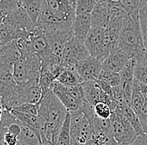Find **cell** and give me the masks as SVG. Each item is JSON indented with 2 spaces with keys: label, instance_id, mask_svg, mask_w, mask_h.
Returning a JSON list of instances; mask_svg holds the SVG:
<instances>
[{
  "label": "cell",
  "instance_id": "6da1fadb",
  "mask_svg": "<svg viewBox=\"0 0 147 145\" xmlns=\"http://www.w3.org/2000/svg\"><path fill=\"white\" fill-rule=\"evenodd\" d=\"M38 106L39 133L43 143L55 145L69 111L51 89L43 91Z\"/></svg>",
  "mask_w": 147,
  "mask_h": 145
},
{
  "label": "cell",
  "instance_id": "7a4b0ae2",
  "mask_svg": "<svg viewBox=\"0 0 147 145\" xmlns=\"http://www.w3.org/2000/svg\"><path fill=\"white\" fill-rule=\"evenodd\" d=\"M119 48L129 59L136 61H146V49L140 20V10L129 14L125 19L119 35Z\"/></svg>",
  "mask_w": 147,
  "mask_h": 145
},
{
  "label": "cell",
  "instance_id": "3957f363",
  "mask_svg": "<svg viewBox=\"0 0 147 145\" xmlns=\"http://www.w3.org/2000/svg\"><path fill=\"white\" fill-rule=\"evenodd\" d=\"M51 90L69 112L79 110L84 101L82 84L64 85L55 80L51 86Z\"/></svg>",
  "mask_w": 147,
  "mask_h": 145
},
{
  "label": "cell",
  "instance_id": "277c9868",
  "mask_svg": "<svg viewBox=\"0 0 147 145\" xmlns=\"http://www.w3.org/2000/svg\"><path fill=\"white\" fill-rule=\"evenodd\" d=\"M110 122L113 136L119 145L131 144L137 138L133 127L124 116L122 108H116L113 111Z\"/></svg>",
  "mask_w": 147,
  "mask_h": 145
},
{
  "label": "cell",
  "instance_id": "5b68a950",
  "mask_svg": "<svg viewBox=\"0 0 147 145\" xmlns=\"http://www.w3.org/2000/svg\"><path fill=\"white\" fill-rule=\"evenodd\" d=\"M70 112L71 142L76 145H85L93 136V129L88 118L81 110Z\"/></svg>",
  "mask_w": 147,
  "mask_h": 145
},
{
  "label": "cell",
  "instance_id": "8992f818",
  "mask_svg": "<svg viewBox=\"0 0 147 145\" xmlns=\"http://www.w3.org/2000/svg\"><path fill=\"white\" fill-rule=\"evenodd\" d=\"M90 56L85 44L76 39L74 33L69 38L64 47L62 56L64 67H74L76 64Z\"/></svg>",
  "mask_w": 147,
  "mask_h": 145
},
{
  "label": "cell",
  "instance_id": "52a82bcc",
  "mask_svg": "<svg viewBox=\"0 0 147 145\" xmlns=\"http://www.w3.org/2000/svg\"><path fill=\"white\" fill-rule=\"evenodd\" d=\"M45 2L64 25L69 27L73 26L77 0H45Z\"/></svg>",
  "mask_w": 147,
  "mask_h": 145
},
{
  "label": "cell",
  "instance_id": "ba28073f",
  "mask_svg": "<svg viewBox=\"0 0 147 145\" xmlns=\"http://www.w3.org/2000/svg\"><path fill=\"white\" fill-rule=\"evenodd\" d=\"M81 84H82L84 97L85 101H87L92 106H94L98 102H105L110 106L112 111L116 108L113 98L110 97L108 94H106L101 89L96 80L83 82Z\"/></svg>",
  "mask_w": 147,
  "mask_h": 145
},
{
  "label": "cell",
  "instance_id": "9c48e42d",
  "mask_svg": "<svg viewBox=\"0 0 147 145\" xmlns=\"http://www.w3.org/2000/svg\"><path fill=\"white\" fill-rule=\"evenodd\" d=\"M103 61L100 59L90 56L87 59L76 64L75 68L83 82L95 81L99 79L100 75L103 70Z\"/></svg>",
  "mask_w": 147,
  "mask_h": 145
},
{
  "label": "cell",
  "instance_id": "30bf717a",
  "mask_svg": "<svg viewBox=\"0 0 147 145\" xmlns=\"http://www.w3.org/2000/svg\"><path fill=\"white\" fill-rule=\"evenodd\" d=\"M18 93L22 104H38L43 96V89L39 81H30L18 85Z\"/></svg>",
  "mask_w": 147,
  "mask_h": 145
},
{
  "label": "cell",
  "instance_id": "8fae6325",
  "mask_svg": "<svg viewBox=\"0 0 147 145\" xmlns=\"http://www.w3.org/2000/svg\"><path fill=\"white\" fill-rule=\"evenodd\" d=\"M136 64V59H130L124 67V69L119 72L120 79H121L120 88L124 94L125 101L129 105L131 98V94H132L134 82H135L134 71H135Z\"/></svg>",
  "mask_w": 147,
  "mask_h": 145
},
{
  "label": "cell",
  "instance_id": "7c38bea8",
  "mask_svg": "<svg viewBox=\"0 0 147 145\" xmlns=\"http://www.w3.org/2000/svg\"><path fill=\"white\" fill-rule=\"evenodd\" d=\"M22 55L19 52L16 40H13L0 49V69L13 71V65Z\"/></svg>",
  "mask_w": 147,
  "mask_h": 145
},
{
  "label": "cell",
  "instance_id": "4fadbf2b",
  "mask_svg": "<svg viewBox=\"0 0 147 145\" xmlns=\"http://www.w3.org/2000/svg\"><path fill=\"white\" fill-rule=\"evenodd\" d=\"M129 60L126 53L117 46L103 62V70L119 73Z\"/></svg>",
  "mask_w": 147,
  "mask_h": 145
},
{
  "label": "cell",
  "instance_id": "5bb4252c",
  "mask_svg": "<svg viewBox=\"0 0 147 145\" xmlns=\"http://www.w3.org/2000/svg\"><path fill=\"white\" fill-rule=\"evenodd\" d=\"M105 31V29L102 28L92 27L84 42L90 55L100 59L103 62L104 61L102 59V41Z\"/></svg>",
  "mask_w": 147,
  "mask_h": 145
},
{
  "label": "cell",
  "instance_id": "9a60e30c",
  "mask_svg": "<svg viewBox=\"0 0 147 145\" xmlns=\"http://www.w3.org/2000/svg\"><path fill=\"white\" fill-rule=\"evenodd\" d=\"M29 35H30L34 50L35 53L39 56L41 61L46 58L52 52L49 48L45 35L40 28L35 26L33 30L29 32Z\"/></svg>",
  "mask_w": 147,
  "mask_h": 145
},
{
  "label": "cell",
  "instance_id": "2e32d148",
  "mask_svg": "<svg viewBox=\"0 0 147 145\" xmlns=\"http://www.w3.org/2000/svg\"><path fill=\"white\" fill-rule=\"evenodd\" d=\"M91 28V14H79L75 16L72 30L76 39L84 43Z\"/></svg>",
  "mask_w": 147,
  "mask_h": 145
},
{
  "label": "cell",
  "instance_id": "e0dca14e",
  "mask_svg": "<svg viewBox=\"0 0 147 145\" xmlns=\"http://www.w3.org/2000/svg\"><path fill=\"white\" fill-rule=\"evenodd\" d=\"M111 20V16L105 3H98L91 13L92 27L106 29Z\"/></svg>",
  "mask_w": 147,
  "mask_h": 145
},
{
  "label": "cell",
  "instance_id": "ac0fdd59",
  "mask_svg": "<svg viewBox=\"0 0 147 145\" xmlns=\"http://www.w3.org/2000/svg\"><path fill=\"white\" fill-rule=\"evenodd\" d=\"M18 144L43 145V140L38 131L33 127L21 123V133L18 136Z\"/></svg>",
  "mask_w": 147,
  "mask_h": 145
},
{
  "label": "cell",
  "instance_id": "d6986e66",
  "mask_svg": "<svg viewBox=\"0 0 147 145\" xmlns=\"http://www.w3.org/2000/svg\"><path fill=\"white\" fill-rule=\"evenodd\" d=\"M56 81L64 85H79L83 82L82 78L78 73L75 66L74 67H64L59 72Z\"/></svg>",
  "mask_w": 147,
  "mask_h": 145
},
{
  "label": "cell",
  "instance_id": "ffe728a7",
  "mask_svg": "<svg viewBox=\"0 0 147 145\" xmlns=\"http://www.w3.org/2000/svg\"><path fill=\"white\" fill-rule=\"evenodd\" d=\"M43 3L44 0H20L21 5L26 9L35 25L39 18Z\"/></svg>",
  "mask_w": 147,
  "mask_h": 145
},
{
  "label": "cell",
  "instance_id": "44dd1931",
  "mask_svg": "<svg viewBox=\"0 0 147 145\" xmlns=\"http://www.w3.org/2000/svg\"><path fill=\"white\" fill-rule=\"evenodd\" d=\"M145 103H146V99L140 91V82H138L136 79H135L133 91H132L131 98H130V101H129V106L138 115L141 108H143V106L145 105Z\"/></svg>",
  "mask_w": 147,
  "mask_h": 145
},
{
  "label": "cell",
  "instance_id": "7402d4cb",
  "mask_svg": "<svg viewBox=\"0 0 147 145\" xmlns=\"http://www.w3.org/2000/svg\"><path fill=\"white\" fill-rule=\"evenodd\" d=\"M13 75L14 81L16 82L18 85L24 84V83L28 82L26 61L23 56L18 58V61L14 64Z\"/></svg>",
  "mask_w": 147,
  "mask_h": 145
},
{
  "label": "cell",
  "instance_id": "603a6c76",
  "mask_svg": "<svg viewBox=\"0 0 147 145\" xmlns=\"http://www.w3.org/2000/svg\"><path fill=\"white\" fill-rule=\"evenodd\" d=\"M122 111H123L124 116L128 120L130 125L133 127L135 132L137 134V136L143 134L144 132L142 130V127H141V124L140 123L138 115L136 113V112L131 108V107L129 104H126L124 107H122Z\"/></svg>",
  "mask_w": 147,
  "mask_h": 145
},
{
  "label": "cell",
  "instance_id": "cb8c5ba5",
  "mask_svg": "<svg viewBox=\"0 0 147 145\" xmlns=\"http://www.w3.org/2000/svg\"><path fill=\"white\" fill-rule=\"evenodd\" d=\"M71 143V127H70V112H69L60 129L59 134L55 145H70Z\"/></svg>",
  "mask_w": 147,
  "mask_h": 145
},
{
  "label": "cell",
  "instance_id": "d4e9b609",
  "mask_svg": "<svg viewBox=\"0 0 147 145\" xmlns=\"http://www.w3.org/2000/svg\"><path fill=\"white\" fill-rule=\"evenodd\" d=\"M98 3V0H77L76 15L91 14Z\"/></svg>",
  "mask_w": 147,
  "mask_h": 145
},
{
  "label": "cell",
  "instance_id": "484cf974",
  "mask_svg": "<svg viewBox=\"0 0 147 145\" xmlns=\"http://www.w3.org/2000/svg\"><path fill=\"white\" fill-rule=\"evenodd\" d=\"M99 79L109 83L113 88L117 87V86H120L121 79H120L119 73L111 72V71L102 70Z\"/></svg>",
  "mask_w": 147,
  "mask_h": 145
},
{
  "label": "cell",
  "instance_id": "4316f807",
  "mask_svg": "<svg viewBox=\"0 0 147 145\" xmlns=\"http://www.w3.org/2000/svg\"><path fill=\"white\" fill-rule=\"evenodd\" d=\"M135 79L142 84L147 85V63L146 61H136L135 71Z\"/></svg>",
  "mask_w": 147,
  "mask_h": 145
},
{
  "label": "cell",
  "instance_id": "83f0119b",
  "mask_svg": "<svg viewBox=\"0 0 147 145\" xmlns=\"http://www.w3.org/2000/svg\"><path fill=\"white\" fill-rule=\"evenodd\" d=\"M20 0H0V18L3 19L16 9Z\"/></svg>",
  "mask_w": 147,
  "mask_h": 145
},
{
  "label": "cell",
  "instance_id": "f1b7e54d",
  "mask_svg": "<svg viewBox=\"0 0 147 145\" xmlns=\"http://www.w3.org/2000/svg\"><path fill=\"white\" fill-rule=\"evenodd\" d=\"M94 110L95 114L99 118L103 119H110L112 115V109L107 103L105 102H98L94 106Z\"/></svg>",
  "mask_w": 147,
  "mask_h": 145
},
{
  "label": "cell",
  "instance_id": "f546056e",
  "mask_svg": "<svg viewBox=\"0 0 147 145\" xmlns=\"http://www.w3.org/2000/svg\"><path fill=\"white\" fill-rule=\"evenodd\" d=\"M12 110L17 111L18 112H22L24 114L31 115L38 117V104H33V103H23L22 105L16 107Z\"/></svg>",
  "mask_w": 147,
  "mask_h": 145
},
{
  "label": "cell",
  "instance_id": "4dcf8cb0",
  "mask_svg": "<svg viewBox=\"0 0 147 145\" xmlns=\"http://www.w3.org/2000/svg\"><path fill=\"white\" fill-rule=\"evenodd\" d=\"M140 25L141 30L143 35L144 39V45L146 49V56L147 60V10L144 9H140Z\"/></svg>",
  "mask_w": 147,
  "mask_h": 145
},
{
  "label": "cell",
  "instance_id": "1f68e13d",
  "mask_svg": "<svg viewBox=\"0 0 147 145\" xmlns=\"http://www.w3.org/2000/svg\"><path fill=\"white\" fill-rule=\"evenodd\" d=\"M1 133V144L3 145H18V137L11 133L6 130H0Z\"/></svg>",
  "mask_w": 147,
  "mask_h": 145
},
{
  "label": "cell",
  "instance_id": "d6a6232c",
  "mask_svg": "<svg viewBox=\"0 0 147 145\" xmlns=\"http://www.w3.org/2000/svg\"><path fill=\"white\" fill-rule=\"evenodd\" d=\"M120 2L129 14L140 10V0H120Z\"/></svg>",
  "mask_w": 147,
  "mask_h": 145
},
{
  "label": "cell",
  "instance_id": "836d02e7",
  "mask_svg": "<svg viewBox=\"0 0 147 145\" xmlns=\"http://www.w3.org/2000/svg\"><path fill=\"white\" fill-rule=\"evenodd\" d=\"M138 118H139L140 123L141 124L144 133H147V101H146L145 105L143 106L140 112H139Z\"/></svg>",
  "mask_w": 147,
  "mask_h": 145
},
{
  "label": "cell",
  "instance_id": "e575fe53",
  "mask_svg": "<svg viewBox=\"0 0 147 145\" xmlns=\"http://www.w3.org/2000/svg\"><path fill=\"white\" fill-rule=\"evenodd\" d=\"M96 82H97V83L99 84V86L101 87V89L105 91L106 94H108L110 97H112V98H113V97H114L113 87L110 86V84H109V83H107L106 82H105V81L100 80V79H97V80H96Z\"/></svg>",
  "mask_w": 147,
  "mask_h": 145
},
{
  "label": "cell",
  "instance_id": "d590c367",
  "mask_svg": "<svg viewBox=\"0 0 147 145\" xmlns=\"http://www.w3.org/2000/svg\"><path fill=\"white\" fill-rule=\"evenodd\" d=\"M132 145H147V133L139 135L136 140L131 144Z\"/></svg>",
  "mask_w": 147,
  "mask_h": 145
},
{
  "label": "cell",
  "instance_id": "8d00e7d4",
  "mask_svg": "<svg viewBox=\"0 0 147 145\" xmlns=\"http://www.w3.org/2000/svg\"><path fill=\"white\" fill-rule=\"evenodd\" d=\"M140 91H141L145 99H146V101H147V85L140 83Z\"/></svg>",
  "mask_w": 147,
  "mask_h": 145
},
{
  "label": "cell",
  "instance_id": "74e56055",
  "mask_svg": "<svg viewBox=\"0 0 147 145\" xmlns=\"http://www.w3.org/2000/svg\"><path fill=\"white\" fill-rule=\"evenodd\" d=\"M140 9H144L147 10V0H140Z\"/></svg>",
  "mask_w": 147,
  "mask_h": 145
},
{
  "label": "cell",
  "instance_id": "f35d334b",
  "mask_svg": "<svg viewBox=\"0 0 147 145\" xmlns=\"http://www.w3.org/2000/svg\"><path fill=\"white\" fill-rule=\"evenodd\" d=\"M85 145H97V144H95L92 139H90V141H89V142H88V143H87Z\"/></svg>",
  "mask_w": 147,
  "mask_h": 145
},
{
  "label": "cell",
  "instance_id": "ab89813d",
  "mask_svg": "<svg viewBox=\"0 0 147 145\" xmlns=\"http://www.w3.org/2000/svg\"><path fill=\"white\" fill-rule=\"evenodd\" d=\"M99 1V3H106L108 0H98Z\"/></svg>",
  "mask_w": 147,
  "mask_h": 145
},
{
  "label": "cell",
  "instance_id": "60d3db41",
  "mask_svg": "<svg viewBox=\"0 0 147 145\" xmlns=\"http://www.w3.org/2000/svg\"><path fill=\"white\" fill-rule=\"evenodd\" d=\"M110 1H112V2H119L120 0H110Z\"/></svg>",
  "mask_w": 147,
  "mask_h": 145
},
{
  "label": "cell",
  "instance_id": "b9f144b4",
  "mask_svg": "<svg viewBox=\"0 0 147 145\" xmlns=\"http://www.w3.org/2000/svg\"><path fill=\"white\" fill-rule=\"evenodd\" d=\"M70 145H76V144H74L73 142H71V143H70Z\"/></svg>",
  "mask_w": 147,
  "mask_h": 145
},
{
  "label": "cell",
  "instance_id": "7bdbcfd3",
  "mask_svg": "<svg viewBox=\"0 0 147 145\" xmlns=\"http://www.w3.org/2000/svg\"><path fill=\"white\" fill-rule=\"evenodd\" d=\"M146 63H147V60H146Z\"/></svg>",
  "mask_w": 147,
  "mask_h": 145
},
{
  "label": "cell",
  "instance_id": "ee69618b",
  "mask_svg": "<svg viewBox=\"0 0 147 145\" xmlns=\"http://www.w3.org/2000/svg\"><path fill=\"white\" fill-rule=\"evenodd\" d=\"M129 145H132V144H129Z\"/></svg>",
  "mask_w": 147,
  "mask_h": 145
}]
</instances>
